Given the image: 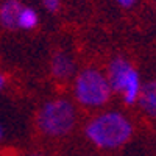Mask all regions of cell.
<instances>
[{
    "mask_svg": "<svg viewBox=\"0 0 156 156\" xmlns=\"http://www.w3.org/2000/svg\"><path fill=\"white\" fill-rule=\"evenodd\" d=\"M137 100L140 101L142 109L156 119V81H150L144 87H140Z\"/></svg>",
    "mask_w": 156,
    "mask_h": 156,
    "instance_id": "7",
    "label": "cell"
},
{
    "mask_svg": "<svg viewBox=\"0 0 156 156\" xmlns=\"http://www.w3.org/2000/svg\"><path fill=\"white\" fill-rule=\"evenodd\" d=\"M3 84H5V78H3V75H0V89L3 87Z\"/></svg>",
    "mask_w": 156,
    "mask_h": 156,
    "instance_id": "11",
    "label": "cell"
},
{
    "mask_svg": "<svg viewBox=\"0 0 156 156\" xmlns=\"http://www.w3.org/2000/svg\"><path fill=\"white\" fill-rule=\"evenodd\" d=\"M111 86L108 78L95 69H84L75 81L76 100L86 106H101L109 100Z\"/></svg>",
    "mask_w": 156,
    "mask_h": 156,
    "instance_id": "3",
    "label": "cell"
},
{
    "mask_svg": "<svg viewBox=\"0 0 156 156\" xmlns=\"http://www.w3.org/2000/svg\"><path fill=\"white\" fill-rule=\"evenodd\" d=\"M44 3L48 11H56L59 8V0H44Z\"/></svg>",
    "mask_w": 156,
    "mask_h": 156,
    "instance_id": "9",
    "label": "cell"
},
{
    "mask_svg": "<svg viewBox=\"0 0 156 156\" xmlns=\"http://www.w3.org/2000/svg\"><path fill=\"white\" fill-rule=\"evenodd\" d=\"M37 23V14L36 11L31 9V8H22L20 14H19V28H33L36 27Z\"/></svg>",
    "mask_w": 156,
    "mask_h": 156,
    "instance_id": "8",
    "label": "cell"
},
{
    "mask_svg": "<svg viewBox=\"0 0 156 156\" xmlns=\"http://www.w3.org/2000/svg\"><path fill=\"white\" fill-rule=\"evenodd\" d=\"M76 123V111L72 101L56 98L47 101L36 114V126L48 137H62L69 134Z\"/></svg>",
    "mask_w": 156,
    "mask_h": 156,
    "instance_id": "2",
    "label": "cell"
},
{
    "mask_svg": "<svg viewBox=\"0 0 156 156\" xmlns=\"http://www.w3.org/2000/svg\"><path fill=\"white\" fill-rule=\"evenodd\" d=\"M22 5L17 0H6L0 6V22L8 30L19 28V14L22 11Z\"/></svg>",
    "mask_w": 156,
    "mask_h": 156,
    "instance_id": "5",
    "label": "cell"
},
{
    "mask_svg": "<svg viewBox=\"0 0 156 156\" xmlns=\"http://www.w3.org/2000/svg\"><path fill=\"white\" fill-rule=\"evenodd\" d=\"M108 81L111 89L122 92L125 101L128 105L137 101L139 92H140V84H139V76L134 67L128 61L117 58L109 64V72H108Z\"/></svg>",
    "mask_w": 156,
    "mask_h": 156,
    "instance_id": "4",
    "label": "cell"
},
{
    "mask_svg": "<svg viewBox=\"0 0 156 156\" xmlns=\"http://www.w3.org/2000/svg\"><path fill=\"white\" fill-rule=\"evenodd\" d=\"M51 75L56 80H66L73 72V61L64 51H56L51 58Z\"/></svg>",
    "mask_w": 156,
    "mask_h": 156,
    "instance_id": "6",
    "label": "cell"
},
{
    "mask_svg": "<svg viewBox=\"0 0 156 156\" xmlns=\"http://www.w3.org/2000/svg\"><path fill=\"white\" fill-rule=\"evenodd\" d=\"M2 136H3V131H2V128H0V139H2Z\"/></svg>",
    "mask_w": 156,
    "mask_h": 156,
    "instance_id": "13",
    "label": "cell"
},
{
    "mask_svg": "<svg viewBox=\"0 0 156 156\" xmlns=\"http://www.w3.org/2000/svg\"><path fill=\"white\" fill-rule=\"evenodd\" d=\"M120 5H123V6H129V5H133L134 3V0H117Z\"/></svg>",
    "mask_w": 156,
    "mask_h": 156,
    "instance_id": "10",
    "label": "cell"
},
{
    "mask_svg": "<svg viewBox=\"0 0 156 156\" xmlns=\"http://www.w3.org/2000/svg\"><path fill=\"white\" fill-rule=\"evenodd\" d=\"M86 134L100 148H117L129 140L133 125L119 112H105L87 123Z\"/></svg>",
    "mask_w": 156,
    "mask_h": 156,
    "instance_id": "1",
    "label": "cell"
},
{
    "mask_svg": "<svg viewBox=\"0 0 156 156\" xmlns=\"http://www.w3.org/2000/svg\"><path fill=\"white\" fill-rule=\"evenodd\" d=\"M27 156H45V154H41V153H31V154H27Z\"/></svg>",
    "mask_w": 156,
    "mask_h": 156,
    "instance_id": "12",
    "label": "cell"
}]
</instances>
